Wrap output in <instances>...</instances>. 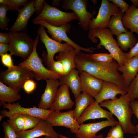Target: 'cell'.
Masks as SVG:
<instances>
[{
	"label": "cell",
	"instance_id": "cell-24",
	"mask_svg": "<svg viewBox=\"0 0 138 138\" xmlns=\"http://www.w3.org/2000/svg\"><path fill=\"white\" fill-rule=\"evenodd\" d=\"M78 52L74 48L66 51L60 52L56 57V61L60 62L63 66L64 75H67L72 70L75 69V57Z\"/></svg>",
	"mask_w": 138,
	"mask_h": 138
},
{
	"label": "cell",
	"instance_id": "cell-38",
	"mask_svg": "<svg viewBox=\"0 0 138 138\" xmlns=\"http://www.w3.org/2000/svg\"><path fill=\"white\" fill-rule=\"evenodd\" d=\"M29 1L28 0H9L8 6L9 10H19L21 6H24Z\"/></svg>",
	"mask_w": 138,
	"mask_h": 138
},
{
	"label": "cell",
	"instance_id": "cell-32",
	"mask_svg": "<svg viewBox=\"0 0 138 138\" xmlns=\"http://www.w3.org/2000/svg\"><path fill=\"white\" fill-rule=\"evenodd\" d=\"M126 94L130 101L138 98V73L129 85Z\"/></svg>",
	"mask_w": 138,
	"mask_h": 138
},
{
	"label": "cell",
	"instance_id": "cell-53",
	"mask_svg": "<svg viewBox=\"0 0 138 138\" xmlns=\"http://www.w3.org/2000/svg\"><path fill=\"white\" fill-rule=\"evenodd\" d=\"M134 137V138H138V136H135Z\"/></svg>",
	"mask_w": 138,
	"mask_h": 138
},
{
	"label": "cell",
	"instance_id": "cell-7",
	"mask_svg": "<svg viewBox=\"0 0 138 138\" xmlns=\"http://www.w3.org/2000/svg\"><path fill=\"white\" fill-rule=\"evenodd\" d=\"M34 19L43 20L52 25L57 27L68 24L74 20L78 21L79 19L74 12H63L49 5L45 1L42 12Z\"/></svg>",
	"mask_w": 138,
	"mask_h": 138
},
{
	"label": "cell",
	"instance_id": "cell-47",
	"mask_svg": "<svg viewBox=\"0 0 138 138\" xmlns=\"http://www.w3.org/2000/svg\"><path fill=\"white\" fill-rule=\"evenodd\" d=\"M61 0H52V6L54 7L60 5Z\"/></svg>",
	"mask_w": 138,
	"mask_h": 138
},
{
	"label": "cell",
	"instance_id": "cell-10",
	"mask_svg": "<svg viewBox=\"0 0 138 138\" xmlns=\"http://www.w3.org/2000/svg\"><path fill=\"white\" fill-rule=\"evenodd\" d=\"M4 108L7 109L8 111L3 109L0 111L1 115L3 117L11 118L19 114L28 115L46 120L50 113L53 111L43 109L35 106L32 107L26 108L22 107L19 102L15 103H5L3 105Z\"/></svg>",
	"mask_w": 138,
	"mask_h": 138
},
{
	"label": "cell",
	"instance_id": "cell-55",
	"mask_svg": "<svg viewBox=\"0 0 138 138\" xmlns=\"http://www.w3.org/2000/svg\"><path fill=\"white\" fill-rule=\"evenodd\" d=\"M137 100L138 101V98H137Z\"/></svg>",
	"mask_w": 138,
	"mask_h": 138
},
{
	"label": "cell",
	"instance_id": "cell-23",
	"mask_svg": "<svg viewBox=\"0 0 138 138\" xmlns=\"http://www.w3.org/2000/svg\"><path fill=\"white\" fill-rule=\"evenodd\" d=\"M79 72L75 69L72 70L68 74L62 76L59 81L60 86L65 85L71 90L75 99H77L80 94L81 82Z\"/></svg>",
	"mask_w": 138,
	"mask_h": 138
},
{
	"label": "cell",
	"instance_id": "cell-46",
	"mask_svg": "<svg viewBox=\"0 0 138 138\" xmlns=\"http://www.w3.org/2000/svg\"><path fill=\"white\" fill-rule=\"evenodd\" d=\"M9 49L8 44L0 43V55L7 53Z\"/></svg>",
	"mask_w": 138,
	"mask_h": 138
},
{
	"label": "cell",
	"instance_id": "cell-16",
	"mask_svg": "<svg viewBox=\"0 0 138 138\" xmlns=\"http://www.w3.org/2000/svg\"><path fill=\"white\" fill-rule=\"evenodd\" d=\"M34 0L29 1L18 12L17 17L9 29L10 31H25L27 29L28 22L35 12L34 5Z\"/></svg>",
	"mask_w": 138,
	"mask_h": 138
},
{
	"label": "cell",
	"instance_id": "cell-21",
	"mask_svg": "<svg viewBox=\"0 0 138 138\" xmlns=\"http://www.w3.org/2000/svg\"><path fill=\"white\" fill-rule=\"evenodd\" d=\"M127 93L122 90L114 84L111 82L103 81L101 89L99 93L94 98L99 103L108 100H114L117 99L118 94H126Z\"/></svg>",
	"mask_w": 138,
	"mask_h": 138
},
{
	"label": "cell",
	"instance_id": "cell-35",
	"mask_svg": "<svg viewBox=\"0 0 138 138\" xmlns=\"http://www.w3.org/2000/svg\"><path fill=\"white\" fill-rule=\"evenodd\" d=\"M48 66L49 69L54 73L62 76L64 75V68L60 62L54 60L51 62Z\"/></svg>",
	"mask_w": 138,
	"mask_h": 138
},
{
	"label": "cell",
	"instance_id": "cell-45",
	"mask_svg": "<svg viewBox=\"0 0 138 138\" xmlns=\"http://www.w3.org/2000/svg\"><path fill=\"white\" fill-rule=\"evenodd\" d=\"M10 41L9 33L5 32L0 33V43L5 44H9Z\"/></svg>",
	"mask_w": 138,
	"mask_h": 138
},
{
	"label": "cell",
	"instance_id": "cell-28",
	"mask_svg": "<svg viewBox=\"0 0 138 138\" xmlns=\"http://www.w3.org/2000/svg\"><path fill=\"white\" fill-rule=\"evenodd\" d=\"M124 14V13L120 10L116 15L111 17L107 27L109 28L113 35L117 36L121 33L128 31L124 27L122 22V19Z\"/></svg>",
	"mask_w": 138,
	"mask_h": 138
},
{
	"label": "cell",
	"instance_id": "cell-40",
	"mask_svg": "<svg viewBox=\"0 0 138 138\" xmlns=\"http://www.w3.org/2000/svg\"><path fill=\"white\" fill-rule=\"evenodd\" d=\"M1 56V62L2 64L8 68L13 67L14 65L12 55L7 53L2 55Z\"/></svg>",
	"mask_w": 138,
	"mask_h": 138
},
{
	"label": "cell",
	"instance_id": "cell-6",
	"mask_svg": "<svg viewBox=\"0 0 138 138\" xmlns=\"http://www.w3.org/2000/svg\"><path fill=\"white\" fill-rule=\"evenodd\" d=\"M34 78L32 72L18 65L1 71L0 81L6 85L15 89L19 92L27 80Z\"/></svg>",
	"mask_w": 138,
	"mask_h": 138
},
{
	"label": "cell",
	"instance_id": "cell-44",
	"mask_svg": "<svg viewBox=\"0 0 138 138\" xmlns=\"http://www.w3.org/2000/svg\"><path fill=\"white\" fill-rule=\"evenodd\" d=\"M124 55L126 59L133 58L138 55V42L128 53L124 52Z\"/></svg>",
	"mask_w": 138,
	"mask_h": 138
},
{
	"label": "cell",
	"instance_id": "cell-48",
	"mask_svg": "<svg viewBox=\"0 0 138 138\" xmlns=\"http://www.w3.org/2000/svg\"><path fill=\"white\" fill-rule=\"evenodd\" d=\"M103 136L102 134H100L98 136L97 138H103ZM59 138H69L65 136H64L61 134H59Z\"/></svg>",
	"mask_w": 138,
	"mask_h": 138
},
{
	"label": "cell",
	"instance_id": "cell-34",
	"mask_svg": "<svg viewBox=\"0 0 138 138\" xmlns=\"http://www.w3.org/2000/svg\"><path fill=\"white\" fill-rule=\"evenodd\" d=\"M124 133L122 126L118 122L116 124L112 126L108 133L107 136L112 138H124Z\"/></svg>",
	"mask_w": 138,
	"mask_h": 138
},
{
	"label": "cell",
	"instance_id": "cell-26",
	"mask_svg": "<svg viewBox=\"0 0 138 138\" xmlns=\"http://www.w3.org/2000/svg\"><path fill=\"white\" fill-rule=\"evenodd\" d=\"M17 90L9 87L0 81V104L1 105L6 102L13 103L20 100L21 95Z\"/></svg>",
	"mask_w": 138,
	"mask_h": 138
},
{
	"label": "cell",
	"instance_id": "cell-19",
	"mask_svg": "<svg viewBox=\"0 0 138 138\" xmlns=\"http://www.w3.org/2000/svg\"><path fill=\"white\" fill-rule=\"evenodd\" d=\"M45 80V88L41 95L38 107L42 109H48L50 108L55 100L60 84L57 80L49 79Z\"/></svg>",
	"mask_w": 138,
	"mask_h": 138
},
{
	"label": "cell",
	"instance_id": "cell-29",
	"mask_svg": "<svg viewBox=\"0 0 138 138\" xmlns=\"http://www.w3.org/2000/svg\"><path fill=\"white\" fill-rule=\"evenodd\" d=\"M117 43L122 51H127L133 47L137 43V40L132 32L128 31L117 36Z\"/></svg>",
	"mask_w": 138,
	"mask_h": 138
},
{
	"label": "cell",
	"instance_id": "cell-54",
	"mask_svg": "<svg viewBox=\"0 0 138 138\" xmlns=\"http://www.w3.org/2000/svg\"><path fill=\"white\" fill-rule=\"evenodd\" d=\"M104 138H111V137H110L107 136V137H105Z\"/></svg>",
	"mask_w": 138,
	"mask_h": 138
},
{
	"label": "cell",
	"instance_id": "cell-37",
	"mask_svg": "<svg viewBox=\"0 0 138 138\" xmlns=\"http://www.w3.org/2000/svg\"><path fill=\"white\" fill-rule=\"evenodd\" d=\"M2 125L5 134L3 138H17L16 133L7 122H3Z\"/></svg>",
	"mask_w": 138,
	"mask_h": 138
},
{
	"label": "cell",
	"instance_id": "cell-33",
	"mask_svg": "<svg viewBox=\"0 0 138 138\" xmlns=\"http://www.w3.org/2000/svg\"><path fill=\"white\" fill-rule=\"evenodd\" d=\"M24 124L23 131L33 128L42 119L30 115H24Z\"/></svg>",
	"mask_w": 138,
	"mask_h": 138
},
{
	"label": "cell",
	"instance_id": "cell-14",
	"mask_svg": "<svg viewBox=\"0 0 138 138\" xmlns=\"http://www.w3.org/2000/svg\"><path fill=\"white\" fill-rule=\"evenodd\" d=\"M17 138H37L42 136L59 138V134L54 129L51 125L42 119L34 128L16 133Z\"/></svg>",
	"mask_w": 138,
	"mask_h": 138
},
{
	"label": "cell",
	"instance_id": "cell-36",
	"mask_svg": "<svg viewBox=\"0 0 138 138\" xmlns=\"http://www.w3.org/2000/svg\"><path fill=\"white\" fill-rule=\"evenodd\" d=\"M92 58L97 61L108 62L112 61L114 59L113 55L110 53H98L92 54Z\"/></svg>",
	"mask_w": 138,
	"mask_h": 138
},
{
	"label": "cell",
	"instance_id": "cell-13",
	"mask_svg": "<svg viewBox=\"0 0 138 138\" xmlns=\"http://www.w3.org/2000/svg\"><path fill=\"white\" fill-rule=\"evenodd\" d=\"M46 120L52 126H61L70 129L71 133L76 134L80 125L73 116V110L62 112L60 111H53L48 116Z\"/></svg>",
	"mask_w": 138,
	"mask_h": 138
},
{
	"label": "cell",
	"instance_id": "cell-39",
	"mask_svg": "<svg viewBox=\"0 0 138 138\" xmlns=\"http://www.w3.org/2000/svg\"><path fill=\"white\" fill-rule=\"evenodd\" d=\"M37 84L32 79L27 80L24 83L22 87L24 91L27 94H30L33 92L36 89Z\"/></svg>",
	"mask_w": 138,
	"mask_h": 138
},
{
	"label": "cell",
	"instance_id": "cell-17",
	"mask_svg": "<svg viewBox=\"0 0 138 138\" xmlns=\"http://www.w3.org/2000/svg\"><path fill=\"white\" fill-rule=\"evenodd\" d=\"M101 118H106L108 120L115 119L111 112L103 109L95 101L85 109L77 121L80 125L88 120Z\"/></svg>",
	"mask_w": 138,
	"mask_h": 138
},
{
	"label": "cell",
	"instance_id": "cell-25",
	"mask_svg": "<svg viewBox=\"0 0 138 138\" xmlns=\"http://www.w3.org/2000/svg\"><path fill=\"white\" fill-rule=\"evenodd\" d=\"M122 22L125 29L138 34V8L133 5L130 6L123 16Z\"/></svg>",
	"mask_w": 138,
	"mask_h": 138
},
{
	"label": "cell",
	"instance_id": "cell-41",
	"mask_svg": "<svg viewBox=\"0 0 138 138\" xmlns=\"http://www.w3.org/2000/svg\"><path fill=\"white\" fill-rule=\"evenodd\" d=\"M109 1L116 5L122 12L125 13L129 8L130 6L125 1L123 0H109Z\"/></svg>",
	"mask_w": 138,
	"mask_h": 138
},
{
	"label": "cell",
	"instance_id": "cell-49",
	"mask_svg": "<svg viewBox=\"0 0 138 138\" xmlns=\"http://www.w3.org/2000/svg\"><path fill=\"white\" fill-rule=\"evenodd\" d=\"M9 2V0H0V4L8 5Z\"/></svg>",
	"mask_w": 138,
	"mask_h": 138
},
{
	"label": "cell",
	"instance_id": "cell-43",
	"mask_svg": "<svg viewBox=\"0 0 138 138\" xmlns=\"http://www.w3.org/2000/svg\"><path fill=\"white\" fill-rule=\"evenodd\" d=\"M45 0H34V5L35 9V12L38 15L42 12L44 7V3Z\"/></svg>",
	"mask_w": 138,
	"mask_h": 138
},
{
	"label": "cell",
	"instance_id": "cell-12",
	"mask_svg": "<svg viewBox=\"0 0 138 138\" xmlns=\"http://www.w3.org/2000/svg\"><path fill=\"white\" fill-rule=\"evenodd\" d=\"M120 10L114 4L108 0H102L98 12L95 18H93L89 26V29L107 28L111 17Z\"/></svg>",
	"mask_w": 138,
	"mask_h": 138
},
{
	"label": "cell",
	"instance_id": "cell-27",
	"mask_svg": "<svg viewBox=\"0 0 138 138\" xmlns=\"http://www.w3.org/2000/svg\"><path fill=\"white\" fill-rule=\"evenodd\" d=\"M95 100L93 97L83 92L75 101V107L73 110V116L77 120L85 109Z\"/></svg>",
	"mask_w": 138,
	"mask_h": 138
},
{
	"label": "cell",
	"instance_id": "cell-22",
	"mask_svg": "<svg viewBox=\"0 0 138 138\" xmlns=\"http://www.w3.org/2000/svg\"><path fill=\"white\" fill-rule=\"evenodd\" d=\"M118 71L122 73L125 83L129 87L138 73V55L127 59L123 65L119 67Z\"/></svg>",
	"mask_w": 138,
	"mask_h": 138
},
{
	"label": "cell",
	"instance_id": "cell-31",
	"mask_svg": "<svg viewBox=\"0 0 138 138\" xmlns=\"http://www.w3.org/2000/svg\"><path fill=\"white\" fill-rule=\"evenodd\" d=\"M8 10L7 5L0 4V28L3 30H8V25L9 21L7 16V13Z\"/></svg>",
	"mask_w": 138,
	"mask_h": 138
},
{
	"label": "cell",
	"instance_id": "cell-11",
	"mask_svg": "<svg viewBox=\"0 0 138 138\" xmlns=\"http://www.w3.org/2000/svg\"><path fill=\"white\" fill-rule=\"evenodd\" d=\"M37 34L39 36L40 40L44 45L47 53L44 54L48 65L54 60V57L57 53L66 51L74 48L70 44L66 43H62L50 38L47 35L45 27L40 25L37 29Z\"/></svg>",
	"mask_w": 138,
	"mask_h": 138
},
{
	"label": "cell",
	"instance_id": "cell-18",
	"mask_svg": "<svg viewBox=\"0 0 138 138\" xmlns=\"http://www.w3.org/2000/svg\"><path fill=\"white\" fill-rule=\"evenodd\" d=\"M80 74L81 91L94 98L100 92L103 81L85 72Z\"/></svg>",
	"mask_w": 138,
	"mask_h": 138
},
{
	"label": "cell",
	"instance_id": "cell-51",
	"mask_svg": "<svg viewBox=\"0 0 138 138\" xmlns=\"http://www.w3.org/2000/svg\"><path fill=\"white\" fill-rule=\"evenodd\" d=\"M3 117H4L3 116H2L1 115H0V121L2 119V118Z\"/></svg>",
	"mask_w": 138,
	"mask_h": 138
},
{
	"label": "cell",
	"instance_id": "cell-8",
	"mask_svg": "<svg viewBox=\"0 0 138 138\" xmlns=\"http://www.w3.org/2000/svg\"><path fill=\"white\" fill-rule=\"evenodd\" d=\"M32 22L34 24H40L46 28L47 29V32L51 36L54 40L61 43L63 41H64L71 45L78 51L82 50L86 52L91 53L93 52L95 49L93 47L84 48L71 40L66 33L69 32L71 28L70 26L68 24L57 27L52 25L43 20H35L34 19Z\"/></svg>",
	"mask_w": 138,
	"mask_h": 138
},
{
	"label": "cell",
	"instance_id": "cell-2",
	"mask_svg": "<svg viewBox=\"0 0 138 138\" xmlns=\"http://www.w3.org/2000/svg\"><path fill=\"white\" fill-rule=\"evenodd\" d=\"M126 94L121 95L119 98L115 100H105L100 105L101 107L107 109L117 118L125 133L136 134L135 126L131 121L133 114Z\"/></svg>",
	"mask_w": 138,
	"mask_h": 138
},
{
	"label": "cell",
	"instance_id": "cell-30",
	"mask_svg": "<svg viewBox=\"0 0 138 138\" xmlns=\"http://www.w3.org/2000/svg\"><path fill=\"white\" fill-rule=\"evenodd\" d=\"M7 122L16 133L23 131L24 124V115H18L9 118Z\"/></svg>",
	"mask_w": 138,
	"mask_h": 138
},
{
	"label": "cell",
	"instance_id": "cell-20",
	"mask_svg": "<svg viewBox=\"0 0 138 138\" xmlns=\"http://www.w3.org/2000/svg\"><path fill=\"white\" fill-rule=\"evenodd\" d=\"M69 88L65 85L60 86L50 110L60 111L62 110L70 109L72 107L74 103L70 98Z\"/></svg>",
	"mask_w": 138,
	"mask_h": 138
},
{
	"label": "cell",
	"instance_id": "cell-42",
	"mask_svg": "<svg viewBox=\"0 0 138 138\" xmlns=\"http://www.w3.org/2000/svg\"><path fill=\"white\" fill-rule=\"evenodd\" d=\"M129 105L133 114L138 119V101L136 99L131 100L130 101ZM135 129L137 133H138V124L135 126Z\"/></svg>",
	"mask_w": 138,
	"mask_h": 138
},
{
	"label": "cell",
	"instance_id": "cell-3",
	"mask_svg": "<svg viewBox=\"0 0 138 138\" xmlns=\"http://www.w3.org/2000/svg\"><path fill=\"white\" fill-rule=\"evenodd\" d=\"M88 37L94 43L97 42L96 38L100 40L97 48L100 49L103 46L112 55L119 66L123 65L127 59L124 52L120 49L117 42L114 38L113 35L109 29L107 28H97L89 29Z\"/></svg>",
	"mask_w": 138,
	"mask_h": 138
},
{
	"label": "cell",
	"instance_id": "cell-15",
	"mask_svg": "<svg viewBox=\"0 0 138 138\" xmlns=\"http://www.w3.org/2000/svg\"><path fill=\"white\" fill-rule=\"evenodd\" d=\"M118 122L114 119L86 124L83 123L80 125L75 135L77 138H97L98 135H96V134L97 132L105 127H112Z\"/></svg>",
	"mask_w": 138,
	"mask_h": 138
},
{
	"label": "cell",
	"instance_id": "cell-52",
	"mask_svg": "<svg viewBox=\"0 0 138 138\" xmlns=\"http://www.w3.org/2000/svg\"><path fill=\"white\" fill-rule=\"evenodd\" d=\"M45 138H53L50 136H45Z\"/></svg>",
	"mask_w": 138,
	"mask_h": 138
},
{
	"label": "cell",
	"instance_id": "cell-4",
	"mask_svg": "<svg viewBox=\"0 0 138 138\" xmlns=\"http://www.w3.org/2000/svg\"><path fill=\"white\" fill-rule=\"evenodd\" d=\"M39 38V36L38 34L34 39L33 49L29 56L18 65L32 72L34 78L37 80L49 79L60 80L62 76L46 68L43 64L41 59L37 53V47Z\"/></svg>",
	"mask_w": 138,
	"mask_h": 138
},
{
	"label": "cell",
	"instance_id": "cell-1",
	"mask_svg": "<svg viewBox=\"0 0 138 138\" xmlns=\"http://www.w3.org/2000/svg\"><path fill=\"white\" fill-rule=\"evenodd\" d=\"M92 54L81 51L77 53L75 57V63L79 73L85 72L103 81L112 83L127 93L129 87L119 72V66L117 62L114 59L110 62L98 61L92 58Z\"/></svg>",
	"mask_w": 138,
	"mask_h": 138
},
{
	"label": "cell",
	"instance_id": "cell-9",
	"mask_svg": "<svg viewBox=\"0 0 138 138\" xmlns=\"http://www.w3.org/2000/svg\"><path fill=\"white\" fill-rule=\"evenodd\" d=\"M88 2L87 0H61L60 4L64 10H71L76 14L80 27L84 31L89 29V25L94 13L87 11Z\"/></svg>",
	"mask_w": 138,
	"mask_h": 138
},
{
	"label": "cell",
	"instance_id": "cell-50",
	"mask_svg": "<svg viewBox=\"0 0 138 138\" xmlns=\"http://www.w3.org/2000/svg\"><path fill=\"white\" fill-rule=\"evenodd\" d=\"M132 5L135 7H138V0H131Z\"/></svg>",
	"mask_w": 138,
	"mask_h": 138
},
{
	"label": "cell",
	"instance_id": "cell-5",
	"mask_svg": "<svg viewBox=\"0 0 138 138\" xmlns=\"http://www.w3.org/2000/svg\"><path fill=\"white\" fill-rule=\"evenodd\" d=\"M9 51L12 55L27 59L32 53L34 40L25 31H10Z\"/></svg>",
	"mask_w": 138,
	"mask_h": 138
}]
</instances>
